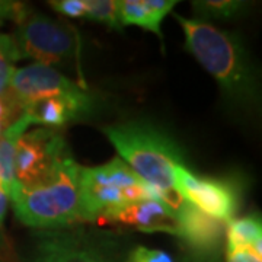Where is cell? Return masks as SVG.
I'll list each match as a JSON object with an SVG mask.
<instances>
[{"mask_svg":"<svg viewBox=\"0 0 262 262\" xmlns=\"http://www.w3.org/2000/svg\"><path fill=\"white\" fill-rule=\"evenodd\" d=\"M102 131L120 159L177 214L185 200L173 185V169L184 163V158L173 140L143 122L113 124L103 127Z\"/></svg>","mask_w":262,"mask_h":262,"instance_id":"1","label":"cell"},{"mask_svg":"<svg viewBox=\"0 0 262 262\" xmlns=\"http://www.w3.org/2000/svg\"><path fill=\"white\" fill-rule=\"evenodd\" d=\"M185 35L189 53L215 79L233 102L253 103L258 98L256 73L244 44L232 32L219 29L208 20L175 15Z\"/></svg>","mask_w":262,"mask_h":262,"instance_id":"2","label":"cell"},{"mask_svg":"<svg viewBox=\"0 0 262 262\" xmlns=\"http://www.w3.org/2000/svg\"><path fill=\"white\" fill-rule=\"evenodd\" d=\"M79 177L80 165L70 156L47 182L32 188L16 185L9 201L19 222L41 230L66 229L86 222Z\"/></svg>","mask_w":262,"mask_h":262,"instance_id":"3","label":"cell"},{"mask_svg":"<svg viewBox=\"0 0 262 262\" xmlns=\"http://www.w3.org/2000/svg\"><path fill=\"white\" fill-rule=\"evenodd\" d=\"M79 181L86 222L134 201L158 196L120 158L95 168L80 166Z\"/></svg>","mask_w":262,"mask_h":262,"instance_id":"4","label":"cell"},{"mask_svg":"<svg viewBox=\"0 0 262 262\" xmlns=\"http://www.w3.org/2000/svg\"><path fill=\"white\" fill-rule=\"evenodd\" d=\"M12 37L20 60L32 58L38 64L63 63L72 58L77 48V37L73 28L32 9L19 22Z\"/></svg>","mask_w":262,"mask_h":262,"instance_id":"5","label":"cell"},{"mask_svg":"<svg viewBox=\"0 0 262 262\" xmlns=\"http://www.w3.org/2000/svg\"><path fill=\"white\" fill-rule=\"evenodd\" d=\"M64 137L56 128L39 127L25 133L15 153V179L24 188L41 185L53 179L70 158Z\"/></svg>","mask_w":262,"mask_h":262,"instance_id":"6","label":"cell"},{"mask_svg":"<svg viewBox=\"0 0 262 262\" xmlns=\"http://www.w3.org/2000/svg\"><path fill=\"white\" fill-rule=\"evenodd\" d=\"M32 262H121L113 237L79 229L44 230L38 234Z\"/></svg>","mask_w":262,"mask_h":262,"instance_id":"7","label":"cell"},{"mask_svg":"<svg viewBox=\"0 0 262 262\" xmlns=\"http://www.w3.org/2000/svg\"><path fill=\"white\" fill-rule=\"evenodd\" d=\"M173 185L187 203L203 213L227 225L234 219L239 200L230 182L195 175L182 163L173 169Z\"/></svg>","mask_w":262,"mask_h":262,"instance_id":"8","label":"cell"},{"mask_svg":"<svg viewBox=\"0 0 262 262\" xmlns=\"http://www.w3.org/2000/svg\"><path fill=\"white\" fill-rule=\"evenodd\" d=\"M9 92L24 113V108L34 101L51 96H75L83 94L84 89L51 66L32 63L15 70L10 79Z\"/></svg>","mask_w":262,"mask_h":262,"instance_id":"9","label":"cell"},{"mask_svg":"<svg viewBox=\"0 0 262 262\" xmlns=\"http://www.w3.org/2000/svg\"><path fill=\"white\" fill-rule=\"evenodd\" d=\"M98 220L101 223L128 226L146 233L163 232L173 236L178 234L177 214L158 196L134 201L106 211Z\"/></svg>","mask_w":262,"mask_h":262,"instance_id":"10","label":"cell"},{"mask_svg":"<svg viewBox=\"0 0 262 262\" xmlns=\"http://www.w3.org/2000/svg\"><path fill=\"white\" fill-rule=\"evenodd\" d=\"M179 239L191 253L219 255L226 237L227 223L203 213L184 201L177 213Z\"/></svg>","mask_w":262,"mask_h":262,"instance_id":"11","label":"cell"},{"mask_svg":"<svg viewBox=\"0 0 262 262\" xmlns=\"http://www.w3.org/2000/svg\"><path fill=\"white\" fill-rule=\"evenodd\" d=\"M92 98L83 92L75 96H51L28 103L24 113L32 124L46 125L47 128L61 127L67 122L77 120L84 113L91 111Z\"/></svg>","mask_w":262,"mask_h":262,"instance_id":"12","label":"cell"},{"mask_svg":"<svg viewBox=\"0 0 262 262\" xmlns=\"http://www.w3.org/2000/svg\"><path fill=\"white\" fill-rule=\"evenodd\" d=\"M177 3V0H120L118 20L121 27L137 25L163 39L160 24Z\"/></svg>","mask_w":262,"mask_h":262,"instance_id":"13","label":"cell"},{"mask_svg":"<svg viewBox=\"0 0 262 262\" xmlns=\"http://www.w3.org/2000/svg\"><path fill=\"white\" fill-rule=\"evenodd\" d=\"M29 125H32L31 118L22 113L18 120L12 122L9 128L0 137V187L8 196L18 185L15 179V153L19 139L27 133Z\"/></svg>","mask_w":262,"mask_h":262,"instance_id":"14","label":"cell"},{"mask_svg":"<svg viewBox=\"0 0 262 262\" xmlns=\"http://www.w3.org/2000/svg\"><path fill=\"white\" fill-rule=\"evenodd\" d=\"M226 251H248L262 259L261 215L249 214L233 219L226 229Z\"/></svg>","mask_w":262,"mask_h":262,"instance_id":"15","label":"cell"},{"mask_svg":"<svg viewBox=\"0 0 262 262\" xmlns=\"http://www.w3.org/2000/svg\"><path fill=\"white\" fill-rule=\"evenodd\" d=\"M195 18L207 19H232L245 9V3L241 0H198L192 2Z\"/></svg>","mask_w":262,"mask_h":262,"instance_id":"16","label":"cell"},{"mask_svg":"<svg viewBox=\"0 0 262 262\" xmlns=\"http://www.w3.org/2000/svg\"><path fill=\"white\" fill-rule=\"evenodd\" d=\"M20 60L15 39L9 34L0 32V95L8 92L10 79L15 73V64Z\"/></svg>","mask_w":262,"mask_h":262,"instance_id":"17","label":"cell"},{"mask_svg":"<svg viewBox=\"0 0 262 262\" xmlns=\"http://www.w3.org/2000/svg\"><path fill=\"white\" fill-rule=\"evenodd\" d=\"M84 18L103 24L117 31L122 29L118 20V2L115 0H86Z\"/></svg>","mask_w":262,"mask_h":262,"instance_id":"18","label":"cell"},{"mask_svg":"<svg viewBox=\"0 0 262 262\" xmlns=\"http://www.w3.org/2000/svg\"><path fill=\"white\" fill-rule=\"evenodd\" d=\"M125 262H177L173 256L162 249H151L147 246H137L134 248Z\"/></svg>","mask_w":262,"mask_h":262,"instance_id":"19","label":"cell"},{"mask_svg":"<svg viewBox=\"0 0 262 262\" xmlns=\"http://www.w3.org/2000/svg\"><path fill=\"white\" fill-rule=\"evenodd\" d=\"M31 12V8L22 2L0 0V25L5 22H15L18 25Z\"/></svg>","mask_w":262,"mask_h":262,"instance_id":"20","label":"cell"},{"mask_svg":"<svg viewBox=\"0 0 262 262\" xmlns=\"http://www.w3.org/2000/svg\"><path fill=\"white\" fill-rule=\"evenodd\" d=\"M20 115H22V108L8 89V92L0 95V121L12 124L16 121Z\"/></svg>","mask_w":262,"mask_h":262,"instance_id":"21","label":"cell"},{"mask_svg":"<svg viewBox=\"0 0 262 262\" xmlns=\"http://www.w3.org/2000/svg\"><path fill=\"white\" fill-rule=\"evenodd\" d=\"M51 8L67 18H84L86 0H51Z\"/></svg>","mask_w":262,"mask_h":262,"instance_id":"22","label":"cell"},{"mask_svg":"<svg viewBox=\"0 0 262 262\" xmlns=\"http://www.w3.org/2000/svg\"><path fill=\"white\" fill-rule=\"evenodd\" d=\"M226 262H262L248 251H226Z\"/></svg>","mask_w":262,"mask_h":262,"instance_id":"23","label":"cell"},{"mask_svg":"<svg viewBox=\"0 0 262 262\" xmlns=\"http://www.w3.org/2000/svg\"><path fill=\"white\" fill-rule=\"evenodd\" d=\"M182 262H219V258L217 255H196L189 252Z\"/></svg>","mask_w":262,"mask_h":262,"instance_id":"24","label":"cell"},{"mask_svg":"<svg viewBox=\"0 0 262 262\" xmlns=\"http://www.w3.org/2000/svg\"><path fill=\"white\" fill-rule=\"evenodd\" d=\"M8 206H9V196L6 195V192L0 188V225L5 220V215L8 211Z\"/></svg>","mask_w":262,"mask_h":262,"instance_id":"25","label":"cell"},{"mask_svg":"<svg viewBox=\"0 0 262 262\" xmlns=\"http://www.w3.org/2000/svg\"><path fill=\"white\" fill-rule=\"evenodd\" d=\"M0 188H2V187H0Z\"/></svg>","mask_w":262,"mask_h":262,"instance_id":"26","label":"cell"}]
</instances>
